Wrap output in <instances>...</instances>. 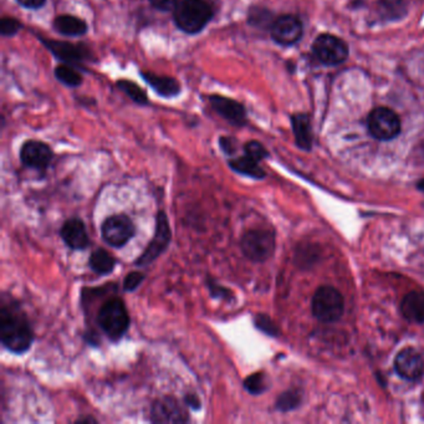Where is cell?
Returning a JSON list of instances; mask_svg holds the SVG:
<instances>
[{
  "label": "cell",
  "mask_w": 424,
  "mask_h": 424,
  "mask_svg": "<svg viewBox=\"0 0 424 424\" xmlns=\"http://www.w3.org/2000/svg\"><path fill=\"white\" fill-rule=\"evenodd\" d=\"M0 342L15 355L29 351L34 331L29 317L15 299L3 295L0 304Z\"/></svg>",
  "instance_id": "cell-1"
},
{
  "label": "cell",
  "mask_w": 424,
  "mask_h": 424,
  "mask_svg": "<svg viewBox=\"0 0 424 424\" xmlns=\"http://www.w3.org/2000/svg\"><path fill=\"white\" fill-rule=\"evenodd\" d=\"M214 18V9L207 0H180L173 10L177 28L185 34L197 35Z\"/></svg>",
  "instance_id": "cell-2"
},
{
  "label": "cell",
  "mask_w": 424,
  "mask_h": 424,
  "mask_svg": "<svg viewBox=\"0 0 424 424\" xmlns=\"http://www.w3.org/2000/svg\"><path fill=\"white\" fill-rule=\"evenodd\" d=\"M98 325L113 342H118L130 329V314L121 298H110L98 309Z\"/></svg>",
  "instance_id": "cell-3"
},
{
  "label": "cell",
  "mask_w": 424,
  "mask_h": 424,
  "mask_svg": "<svg viewBox=\"0 0 424 424\" xmlns=\"http://www.w3.org/2000/svg\"><path fill=\"white\" fill-rule=\"evenodd\" d=\"M240 249L245 258L254 263H264L273 257L275 237L265 229H250L240 239Z\"/></svg>",
  "instance_id": "cell-4"
},
{
  "label": "cell",
  "mask_w": 424,
  "mask_h": 424,
  "mask_svg": "<svg viewBox=\"0 0 424 424\" xmlns=\"http://www.w3.org/2000/svg\"><path fill=\"white\" fill-rule=\"evenodd\" d=\"M172 240V230L170 227V222L167 218L165 210H158L156 217V229L151 242L148 243L146 249L143 250L141 257H138L135 265L143 268L150 264L153 263L155 260L160 258L162 254L166 252Z\"/></svg>",
  "instance_id": "cell-5"
},
{
  "label": "cell",
  "mask_w": 424,
  "mask_h": 424,
  "mask_svg": "<svg viewBox=\"0 0 424 424\" xmlns=\"http://www.w3.org/2000/svg\"><path fill=\"white\" fill-rule=\"evenodd\" d=\"M343 299L340 291L331 286H321L312 298V314L322 322H333L343 314Z\"/></svg>",
  "instance_id": "cell-6"
},
{
  "label": "cell",
  "mask_w": 424,
  "mask_h": 424,
  "mask_svg": "<svg viewBox=\"0 0 424 424\" xmlns=\"http://www.w3.org/2000/svg\"><path fill=\"white\" fill-rule=\"evenodd\" d=\"M367 126L371 135L380 141H391L400 133L398 115L388 108H377L370 113Z\"/></svg>",
  "instance_id": "cell-7"
},
{
  "label": "cell",
  "mask_w": 424,
  "mask_h": 424,
  "mask_svg": "<svg viewBox=\"0 0 424 424\" xmlns=\"http://www.w3.org/2000/svg\"><path fill=\"white\" fill-rule=\"evenodd\" d=\"M136 227L126 214H113L103 220L101 235L105 243L113 248H122L135 237Z\"/></svg>",
  "instance_id": "cell-8"
},
{
  "label": "cell",
  "mask_w": 424,
  "mask_h": 424,
  "mask_svg": "<svg viewBox=\"0 0 424 424\" xmlns=\"http://www.w3.org/2000/svg\"><path fill=\"white\" fill-rule=\"evenodd\" d=\"M312 50L319 61L327 66L345 63L348 56V46L346 43L331 34L319 35L314 41Z\"/></svg>",
  "instance_id": "cell-9"
},
{
  "label": "cell",
  "mask_w": 424,
  "mask_h": 424,
  "mask_svg": "<svg viewBox=\"0 0 424 424\" xmlns=\"http://www.w3.org/2000/svg\"><path fill=\"white\" fill-rule=\"evenodd\" d=\"M150 420L160 424L188 423L190 418L180 400L172 395H165L152 403Z\"/></svg>",
  "instance_id": "cell-10"
},
{
  "label": "cell",
  "mask_w": 424,
  "mask_h": 424,
  "mask_svg": "<svg viewBox=\"0 0 424 424\" xmlns=\"http://www.w3.org/2000/svg\"><path fill=\"white\" fill-rule=\"evenodd\" d=\"M38 39L61 63H68L73 66H81L83 63H88V60L93 59L91 51L83 45L71 44L68 41H59V40L46 39L44 36H39V35H38Z\"/></svg>",
  "instance_id": "cell-11"
},
{
  "label": "cell",
  "mask_w": 424,
  "mask_h": 424,
  "mask_svg": "<svg viewBox=\"0 0 424 424\" xmlns=\"http://www.w3.org/2000/svg\"><path fill=\"white\" fill-rule=\"evenodd\" d=\"M20 161L28 168L45 172L54 160L53 148L39 140H28L20 148Z\"/></svg>",
  "instance_id": "cell-12"
},
{
  "label": "cell",
  "mask_w": 424,
  "mask_h": 424,
  "mask_svg": "<svg viewBox=\"0 0 424 424\" xmlns=\"http://www.w3.org/2000/svg\"><path fill=\"white\" fill-rule=\"evenodd\" d=\"M208 101L215 113L230 123L232 126L244 127L248 123V113L243 103L234 98H227L223 95L213 93L208 96Z\"/></svg>",
  "instance_id": "cell-13"
},
{
  "label": "cell",
  "mask_w": 424,
  "mask_h": 424,
  "mask_svg": "<svg viewBox=\"0 0 424 424\" xmlns=\"http://www.w3.org/2000/svg\"><path fill=\"white\" fill-rule=\"evenodd\" d=\"M270 34L276 44L291 46L303 38V23L295 15H280L270 26Z\"/></svg>",
  "instance_id": "cell-14"
},
{
  "label": "cell",
  "mask_w": 424,
  "mask_h": 424,
  "mask_svg": "<svg viewBox=\"0 0 424 424\" xmlns=\"http://www.w3.org/2000/svg\"><path fill=\"white\" fill-rule=\"evenodd\" d=\"M395 367L397 373L405 380H418L424 372L423 357L415 348L407 347L398 352L395 357Z\"/></svg>",
  "instance_id": "cell-15"
},
{
  "label": "cell",
  "mask_w": 424,
  "mask_h": 424,
  "mask_svg": "<svg viewBox=\"0 0 424 424\" xmlns=\"http://www.w3.org/2000/svg\"><path fill=\"white\" fill-rule=\"evenodd\" d=\"M60 237L63 243L73 250H85L90 245L86 225L78 218L66 220L60 229Z\"/></svg>",
  "instance_id": "cell-16"
},
{
  "label": "cell",
  "mask_w": 424,
  "mask_h": 424,
  "mask_svg": "<svg viewBox=\"0 0 424 424\" xmlns=\"http://www.w3.org/2000/svg\"><path fill=\"white\" fill-rule=\"evenodd\" d=\"M140 76L161 98H177L182 93L181 83L172 76L158 75L152 71H141Z\"/></svg>",
  "instance_id": "cell-17"
},
{
  "label": "cell",
  "mask_w": 424,
  "mask_h": 424,
  "mask_svg": "<svg viewBox=\"0 0 424 424\" xmlns=\"http://www.w3.org/2000/svg\"><path fill=\"white\" fill-rule=\"evenodd\" d=\"M53 28L56 33L70 38L83 36L88 34V25L85 20L75 15L68 14L56 16L53 21Z\"/></svg>",
  "instance_id": "cell-18"
},
{
  "label": "cell",
  "mask_w": 424,
  "mask_h": 424,
  "mask_svg": "<svg viewBox=\"0 0 424 424\" xmlns=\"http://www.w3.org/2000/svg\"><path fill=\"white\" fill-rule=\"evenodd\" d=\"M400 311L408 321L423 324L424 293L410 291L407 294L400 303Z\"/></svg>",
  "instance_id": "cell-19"
},
{
  "label": "cell",
  "mask_w": 424,
  "mask_h": 424,
  "mask_svg": "<svg viewBox=\"0 0 424 424\" xmlns=\"http://www.w3.org/2000/svg\"><path fill=\"white\" fill-rule=\"evenodd\" d=\"M295 141L301 150L310 151L312 146L311 121L307 113H295L291 116Z\"/></svg>",
  "instance_id": "cell-20"
},
{
  "label": "cell",
  "mask_w": 424,
  "mask_h": 424,
  "mask_svg": "<svg viewBox=\"0 0 424 424\" xmlns=\"http://www.w3.org/2000/svg\"><path fill=\"white\" fill-rule=\"evenodd\" d=\"M408 4V0H378L376 14L381 21L400 20L407 14Z\"/></svg>",
  "instance_id": "cell-21"
},
{
  "label": "cell",
  "mask_w": 424,
  "mask_h": 424,
  "mask_svg": "<svg viewBox=\"0 0 424 424\" xmlns=\"http://www.w3.org/2000/svg\"><path fill=\"white\" fill-rule=\"evenodd\" d=\"M260 162L255 161L252 157L244 156L238 157V158H232L228 161V166H229L232 171L242 175V176L250 177L254 180H263L267 176V173L263 168L259 165Z\"/></svg>",
  "instance_id": "cell-22"
},
{
  "label": "cell",
  "mask_w": 424,
  "mask_h": 424,
  "mask_svg": "<svg viewBox=\"0 0 424 424\" xmlns=\"http://www.w3.org/2000/svg\"><path fill=\"white\" fill-rule=\"evenodd\" d=\"M116 263L118 262L113 258V254L108 253L106 249L103 248L93 250L88 259V267L93 273L98 274L100 276L113 273L116 268Z\"/></svg>",
  "instance_id": "cell-23"
},
{
  "label": "cell",
  "mask_w": 424,
  "mask_h": 424,
  "mask_svg": "<svg viewBox=\"0 0 424 424\" xmlns=\"http://www.w3.org/2000/svg\"><path fill=\"white\" fill-rule=\"evenodd\" d=\"M116 86L121 93L126 95L127 98L132 100V103H136L138 106H148L150 105V100H148V95H147L146 91L140 88V85L133 83L132 80H127V78L118 80Z\"/></svg>",
  "instance_id": "cell-24"
},
{
  "label": "cell",
  "mask_w": 424,
  "mask_h": 424,
  "mask_svg": "<svg viewBox=\"0 0 424 424\" xmlns=\"http://www.w3.org/2000/svg\"><path fill=\"white\" fill-rule=\"evenodd\" d=\"M54 75L59 83L68 88H78L83 83V75L73 65L59 63L54 70Z\"/></svg>",
  "instance_id": "cell-25"
},
{
  "label": "cell",
  "mask_w": 424,
  "mask_h": 424,
  "mask_svg": "<svg viewBox=\"0 0 424 424\" xmlns=\"http://www.w3.org/2000/svg\"><path fill=\"white\" fill-rule=\"evenodd\" d=\"M244 388L248 391L250 395H262L263 392L268 390V381L267 376L263 372H255L253 375L248 376L244 380Z\"/></svg>",
  "instance_id": "cell-26"
},
{
  "label": "cell",
  "mask_w": 424,
  "mask_h": 424,
  "mask_svg": "<svg viewBox=\"0 0 424 424\" xmlns=\"http://www.w3.org/2000/svg\"><path fill=\"white\" fill-rule=\"evenodd\" d=\"M301 395L296 391H286L279 397L276 400V408L280 412H289L293 410L300 405Z\"/></svg>",
  "instance_id": "cell-27"
},
{
  "label": "cell",
  "mask_w": 424,
  "mask_h": 424,
  "mask_svg": "<svg viewBox=\"0 0 424 424\" xmlns=\"http://www.w3.org/2000/svg\"><path fill=\"white\" fill-rule=\"evenodd\" d=\"M23 29V23L13 16H4L0 20V34L4 38H10L18 34Z\"/></svg>",
  "instance_id": "cell-28"
},
{
  "label": "cell",
  "mask_w": 424,
  "mask_h": 424,
  "mask_svg": "<svg viewBox=\"0 0 424 424\" xmlns=\"http://www.w3.org/2000/svg\"><path fill=\"white\" fill-rule=\"evenodd\" d=\"M254 325L260 331L267 333L269 336H278L279 329L275 322L270 319V317L264 315V314H258L254 317Z\"/></svg>",
  "instance_id": "cell-29"
},
{
  "label": "cell",
  "mask_w": 424,
  "mask_h": 424,
  "mask_svg": "<svg viewBox=\"0 0 424 424\" xmlns=\"http://www.w3.org/2000/svg\"><path fill=\"white\" fill-rule=\"evenodd\" d=\"M244 155L252 157L255 161L262 162L268 158L269 152L259 141H249L244 145Z\"/></svg>",
  "instance_id": "cell-30"
},
{
  "label": "cell",
  "mask_w": 424,
  "mask_h": 424,
  "mask_svg": "<svg viewBox=\"0 0 424 424\" xmlns=\"http://www.w3.org/2000/svg\"><path fill=\"white\" fill-rule=\"evenodd\" d=\"M207 288L210 290V296H212V298L224 299V300H230V299H233V293H232V290L217 283L214 279L212 278V276H207Z\"/></svg>",
  "instance_id": "cell-31"
},
{
  "label": "cell",
  "mask_w": 424,
  "mask_h": 424,
  "mask_svg": "<svg viewBox=\"0 0 424 424\" xmlns=\"http://www.w3.org/2000/svg\"><path fill=\"white\" fill-rule=\"evenodd\" d=\"M270 20V13L262 8H253L249 11L248 23L257 28H262L264 24H268Z\"/></svg>",
  "instance_id": "cell-32"
},
{
  "label": "cell",
  "mask_w": 424,
  "mask_h": 424,
  "mask_svg": "<svg viewBox=\"0 0 424 424\" xmlns=\"http://www.w3.org/2000/svg\"><path fill=\"white\" fill-rule=\"evenodd\" d=\"M145 274L141 272H132V273L127 274L126 278L123 280V290L127 293H132L137 289L140 288L143 281H145Z\"/></svg>",
  "instance_id": "cell-33"
},
{
  "label": "cell",
  "mask_w": 424,
  "mask_h": 424,
  "mask_svg": "<svg viewBox=\"0 0 424 424\" xmlns=\"http://www.w3.org/2000/svg\"><path fill=\"white\" fill-rule=\"evenodd\" d=\"M219 147L227 156H233L238 150V141L234 137L222 136L219 137Z\"/></svg>",
  "instance_id": "cell-34"
},
{
  "label": "cell",
  "mask_w": 424,
  "mask_h": 424,
  "mask_svg": "<svg viewBox=\"0 0 424 424\" xmlns=\"http://www.w3.org/2000/svg\"><path fill=\"white\" fill-rule=\"evenodd\" d=\"M148 1L155 9L165 11V13L166 11H173L177 4L180 3V0H148Z\"/></svg>",
  "instance_id": "cell-35"
},
{
  "label": "cell",
  "mask_w": 424,
  "mask_h": 424,
  "mask_svg": "<svg viewBox=\"0 0 424 424\" xmlns=\"http://www.w3.org/2000/svg\"><path fill=\"white\" fill-rule=\"evenodd\" d=\"M18 4L28 10H38L44 6L46 0H16Z\"/></svg>",
  "instance_id": "cell-36"
},
{
  "label": "cell",
  "mask_w": 424,
  "mask_h": 424,
  "mask_svg": "<svg viewBox=\"0 0 424 424\" xmlns=\"http://www.w3.org/2000/svg\"><path fill=\"white\" fill-rule=\"evenodd\" d=\"M185 403L188 405L192 410H200V400L195 395V393H187L185 395Z\"/></svg>",
  "instance_id": "cell-37"
},
{
  "label": "cell",
  "mask_w": 424,
  "mask_h": 424,
  "mask_svg": "<svg viewBox=\"0 0 424 424\" xmlns=\"http://www.w3.org/2000/svg\"><path fill=\"white\" fill-rule=\"evenodd\" d=\"M76 422H78V423H83V422H88V423L93 422V423H96L98 420L93 418V417H86V418H80V420H76Z\"/></svg>",
  "instance_id": "cell-38"
},
{
  "label": "cell",
  "mask_w": 424,
  "mask_h": 424,
  "mask_svg": "<svg viewBox=\"0 0 424 424\" xmlns=\"http://www.w3.org/2000/svg\"><path fill=\"white\" fill-rule=\"evenodd\" d=\"M418 188L424 192V180H422V181L418 183Z\"/></svg>",
  "instance_id": "cell-39"
}]
</instances>
